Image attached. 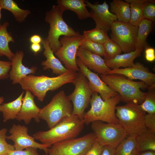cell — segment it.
<instances>
[{"mask_svg":"<svg viewBox=\"0 0 155 155\" xmlns=\"http://www.w3.org/2000/svg\"><path fill=\"white\" fill-rule=\"evenodd\" d=\"M7 131L6 128L0 129V155H7L15 150L13 145L9 144L6 141Z\"/></svg>","mask_w":155,"mask_h":155,"instance_id":"obj_35","label":"cell"},{"mask_svg":"<svg viewBox=\"0 0 155 155\" xmlns=\"http://www.w3.org/2000/svg\"><path fill=\"white\" fill-rule=\"evenodd\" d=\"M73 106L63 90L58 92L50 102L41 108L40 119L45 121L51 129L72 115Z\"/></svg>","mask_w":155,"mask_h":155,"instance_id":"obj_7","label":"cell"},{"mask_svg":"<svg viewBox=\"0 0 155 155\" xmlns=\"http://www.w3.org/2000/svg\"><path fill=\"white\" fill-rule=\"evenodd\" d=\"M76 61L79 71L88 80L90 89L93 92L99 93L103 100H106L119 94L103 82L98 73L92 71L86 67L78 58H76Z\"/></svg>","mask_w":155,"mask_h":155,"instance_id":"obj_16","label":"cell"},{"mask_svg":"<svg viewBox=\"0 0 155 155\" xmlns=\"http://www.w3.org/2000/svg\"><path fill=\"white\" fill-rule=\"evenodd\" d=\"M146 112L140 105L132 103L117 106L115 115L119 124L127 135H138L146 131L144 118Z\"/></svg>","mask_w":155,"mask_h":155,"instance_id":"obj_5","label":"cell"},{"mask_svg":"<svg viewBox=\"0 0 155 155\" xmlns=\"http://www.w3.org/2000/svg\"><path fill=\"white\" fill-rule=\"evenodd\" d=\"M85 123L77 115H71L53 127L46 131H40L33 134L35 139L51 147L63 141L76 138L82 130Z\"/></svg>","mask_w":155,"mask_h":155,"instance_id":"obj_2","label":"cell"},{"mask_svg":"<svg viewBox=\"0 0 155 155\" xmlns=\"http://www.w3.org/2000/svg\"><path fill=\"white\" fill-rule=\"evenodd\" d=\"M43 155H48L45 153V154H44Z\"/></svg>","mask_w":155,"mask_h":155,"instance_id":"obj_48","label":"cell"},{"mask_svg":"<svg viewBox=\"0 0 155 155\" xmlns=\"http://www.w3.org/2000/svg\"><path fill=\"white\" fill-rule=\"evenodd\" d=\"M80 47L88 51L104 57V51L103 45L93 41L83 35Z\"/></svg>","mask_w":155,"mask_h":155,"instance_id":"obj_32","label":"cell"},{"mask_svg":"<svg viewBox=\"0 0 155 155\" xmlns=\"http://www.w3.org/2000/svg\"><path fill=\"white\" fill-rule=\"evenodd\" d=\"M155 87L148 88L144 102L140 105L142 110L148 113H155Z\"/></svg>","mask_w":155,"mask_h":155,"instance_id":"obj_33","label":"cell"},{"mask_svg":"<svg viewBox=\"0 0 155 155\" xmlns=\"http://www.w3.org/2000/svg\"><path fill=\"white\" fill-rule=\"evenodd\" d=\"M30 42L32 43L40 44L41 43L42 39L39 35L37 34L34 35L30 37L29 39Z\"/></svg>","mask_w":155,"mask_h":155,"instance_id":"obj_43","label":"cell"},{"mask_svg":"<svg viewBox=\"0 0 155 155\" xmlns=\"http://www.w3.org/2000/svg\"><path fill=\"white\" fill-rule=\"evenodd\" d=\"M41 46L40 44L32 43L30 46L31 49L35 54L39 52L41 50Z\"/></svg>","mask_w":155,"mask_h":155,"instance_id":"obj_44","label":"cell"},{"mask_svg":"<svg viewBox=\"0 0 155 155\" xmlns=\"http://www.w3.org/2000/svg\"><path fill=\"white\" fill-rule=\"evenodd\" d=\"M4 101V98L3 97H0V105L2 104Z\"/></svg>","mask_w":155,"mask_h":155,"instance_id":"obj_46","label":"cell"},{"mask_svg":"<svg viewBox=\"0 0 155 155\" xmlns=\"http://www.w3.org/2000/svg\"><path fill=\"white\" fill-rule=\"evenodd\" d=\"M85 2L87 6L90 9L91 18L95 21L96 27L107 32L109 31L113 23L117 19L116 16L110 11L106 1L102 4H99L98 2L92 4L88 1H85Z\"/></svg>","mask_w":155,"mask_h":155,"instance_id":"obj_15","label":"cell"},{"mask_svg":"<svg viewBox=\"0 0 155 155\" xmlns=\"http://www.w3.org/2000/svg\"><path fill=\"white\" fill-rule=\"evenodd\" d=\"M110 12L119 21L129 22L131 16L130 4L121 0H113L110 3Z\"/></svg>","mask_w":155,"mask_h":155,"instance_id":"obj_25","label":"cell"},{"mask_svg":"<svg viewBox=\"0 0 155 155\" xmlns=\"http://www.w3.org/2000/svg\"><path fill=\"white\" fill-rule=\"evenodd\" d=\"M144 18L152 22L155 20V1L148 0L145 3L143 10Z\"/></svg>","mask_w":155,"mask_h":155,"instance_id":"obj_36","label":"cell"},{"mask_svg":"<svg viewBox=\"0 0 155 155\" xmlns=\"http://www.w3.org/2000/svg\"><path fill=\"white\" fill-rule=\"evenodd\" d=\"M24 94L23 91L13 101L0 105V112L2 113L3 122L16 119L21 108Z\"/></svg>","mask_w":155,"mask_h":155,"instance_id":"obj_23","label":"cell"},{"mask_svg":"<svg viewBox=\"0 0 155 155\" xmlns=\"http://www.w3.org/2000/svg\"><path fill=\"white\" fill-rule=\"evenodd\" d=\"M100 76L103 82L119 94L121 101L139 105L144 102L146 92L140 89L149 87L144 82L134 81L120 75L100 74Z\"/></svg>","mask_w":155,"mask_h":155,"instance_id":"obj_3","label":"cell"},{"mask_svg":"<svg viewBox=\"0 0 155 155\" xmlns=\"http://www.w3.org/2000/svg\"><path fill=\"white\" fill-rule=\"evenodd\" d=\"M11 67V61L0 60V80L7 79Z\"/></svg>","mask_w":155,"mask_h":155,"instance_id":"obj_37","label":"cell"},{"mask_svg":"<svg viewBox=\"0 0 155 155\" xmlns=\"http://www.w3.org/2000/svg\"><path fill=\"white\" fill-rule=\"evenodd\" d=\"M148 0H125L130 4L131 16L129 23L133 25L138 26L144 18L143 10L144 4Z\"/></svg>","mask_w":155,"mask_h":155,"instance_id":"obj_29","label":"cell"},{"mask_svg":"<svg viewBox=\"0 0 155 155\" xmlns=\"http://www.w3.org/2000/svg\"><path fill=\"white\" fill-rule=\"evenodd\" d=\"M138 152L147 151L155 152V133L147 129L137 136Z\"/></svg>","mask_w":155,"mask_h":155,"instance_id":"obj_28","label":"cell"},{"mask_svg":"<svg viewBox=\"0 0 155 155\" xmlns=\"http://www.w3.org/2000/svg\"><path fill=\"white\" fill-rule=\"evenodd\" d=\"M78 73L69 71L57 76L51 77L44 75L29 74L22 78L19 84L24 90L32 92L39 101L42 102L48 91H55L67 83H73Z\"/></svg>","mask_w":155,"mask_h":155,"instance_id":"obj_1","label":"cell"},{"mask_svg":"<svg viewBox=\"0 0 155 155\" xmlns=\"http://www.w3.org/2000/svg\"><path fill=\"white\" fill-rule=\"evenodd\" d=\"M64 12L58 5H53L45 14L44 20L49 24L50 27L48 36L46 39L54 53L61 46L59 39L60 36L70 37L80 34L64 21L63 17Z\"/></svg>","mask_w":155,"mask_h":155,"instance_id":"obj_6","label":"cell"},{"mask_svg":"<svg viewBox=\"0 0 155 155\" xmlns=\"http://www.w3.org/2000/svg\"><path fill=\"white\" fill-rule=\"evenodd\" d=\"M84 0H57L60 8L64 11L69 10L74 12L80 20L91 17V14L86 7Z\"/></svg>","mask_w":155,"mask_h":155,"instance_id":"obj_22","label":"cell"},{"mask_svg":"<svg viewBox=\"0 0 155 155\" xmlns=\"http://www.w3.org/2000/svg\"><path fill=\"white\" fill-rule=\"evenodd\" d=\"M0 5L2 9L7 10L13 15L17 22L22 23L31 13L29 9L20 8L13 0H0Z\"/></svg>","mask_w":155,"mask_h":155,"instance_id":"obj_27","label":"cell"},{"mask_svg":"<svg viewBox=\"0 0 155 155\" xmlns=\"http://www.w3.org/2000/svg\"><path fill=\"white\" fill-rule=\"evenodd\" d=\"M9 25V22H5L0 27V57L5 56L11 60L14 54L11 51L9 43L14 42L15 40L11 33L7 31V28Z\"/></svg>","mask_w":155,"mask_h":155,"instance_id":"obj_24","label":"cell"},{"mask_svg":"<svg viewBox=\"0 0 155 155\" xmlns=\"http://www.w3.org/2000/svg\"><path fill=\"white\" fill-rule=\"evenodd\" d=\"M82 37V35L80 34L70 37L64 36L60 40L61 47L55 53L56 56L69 71L77 72L80 71L76 63V57Z\"/></svg>","mask_w":155,"mask_h":155,"instance_id":"obj_12","label":"cell"},{"mask_svg":"<svg viewBox=\"0 0 155 155\" xmlns=\"http://www.w3.org/2000/svg\"><path fill=\"white\" fill-rule=\"evenodd\" d=\"M7 155H40L37 151V149L33 148H29L22 150H14Z\"/></svg>","mask_w":155,"mask_h":155,"instance_id":"obj_39","label":"cell"},{"mask_svg":"<svg viewBox=\"0 0 155 155\" xmlns=\"http://www.w3.org/2000/svg\"><path fill=\"white\" fill-rule=\"evenodd\" d=\"M105 60H108L114 58L121 54L122 51L119 46L110 38L103 44Z\"/></svg>","mask_w":155,"mask_h":155,"instance_id":"obj_34","label":"cell"},{"mask_svg":"<svg viewBox=\"0 0 155 155\" xmlns=\"http://www.w3.org/2000/svg\"><path fill=\"white\" fill-rule=\"evenodd\" d=\"M120 101L119 94L104 100L97 92H94L90 101L91 108L84 115L83 120L85 124L88 125L96 121L118 123L115 115L116 107Z\"/></svg>","mask_w":155,"mask_h":155,"instance_id":"obj_4","label":"cell"},{"mask_svg":"<svg viewBox=\"0 0 155 155\" xmlns=\"http://www.w3.org/2000/svg\"><path fill=\"white\" fill-rule=\"evenodd\" d=\"M83 35L93 41L103 44L110 38L107 32L96 27L84 31Z\"/></svg>","mask_w":155,"mask_h":155,"instance_id":"obj_31","label":"cell"},{"mask_svg":"<svg viewBox=\"0 0 155 155\" xmlns=\"http://www.w3.org/2000/svg\"><path fill=\"white\" fill-rule=\"evenodd\" d=\"M137 135H127L115 149V155H135L138 152Z\"/></svg>","mask_w":155,"mask_h":155,"instance_id":"obj_26","label":"cell"},{"mask_svg":"<svg viewBox=\"0 0 155 155\" xmlns=\"http://www.w3.org/2000/svg\"><path fill=\"white\" fill-rule=\"evenodd\" d=\"M1 9H2L0 5V27L1 25L0 24V20L1 18Z\"/></svg>","mask_w":155,"mask_h":155,"instance_id":"obj_47","label":"cell"},{"mask_svg":"<svg viewBox=\"0 0 155 155\" xmlns=\"http://www.w3.org/2000/svg\"><path fill=\"white\" fill-rule=\"evenodd\" d=\"M113 74L121 75L132 80H140L147 84L148 88L155 87V74L140 62L135 63L131 67L111 69L108 71L107 74Z\"/></svg>","mask_w":155,"mask_h":155,"instance_id":"obj_14","label":"cell"},{"mask_svg":"<svg viewBox=\"0 0 155 155\" xmlns=\"http://www.w3.org/2000/svg\"><path fill=\"white\" fill-rule=\"evenodd\" d=\"M102 147L96 140L85 155H100Z\"/></svg>","mask_w":155,"mask_h":155,"instance_id":"obj_40","label":"cell"},{"mask_svg":"<svg viewBox=\"0 0 155 155\" xmlns=\"http://www.w3.org/2000/svg\"><path fill=\"white\" fill-rule=\"evenodd\" d=\"M91 123L96 140L102 146H108L115 149L127 136L119 123H105L99 121H93Z\"/></svg>","mask_w":155,"mask_h":155,"instance_id":"obj_9","label":"cell"},{"mask_svg":"<svg viewBox=\"0 0 155 155\" xmlns=\"http://www.w3.org/2000/svg\"><path fill=\"white\" fill-rule=\"evenodd\" d=\"M138 27L135 44L136 49L141 47H145L147 45L146 39L152 31V22L144 18Z\"/></svg>","mask_w":155,"mask_h":155,"instance_id":"obj_30","label":"cell"},{"mask_svg":"<svg viewBox=\"0 0 155 155\" xmlns=\"http://www.w3.org/2000/svg\"><path fill=\"white\" fill-rule=\"evenodd\" d=\"M100 155H115V149L108 146H103Z\"/></svg>","mask_w":155,"mask_h":155,"instance_id":"obj_42","label":"cell"},{"mask_svg":"<svg viewBox=\"0 0 155 155\" xmlns=\"http://www.w3.org/2000/svg\"><path fill=\"white\" fill-rule=\"evenodd\" d=\"M34 96L30 91H26L20 110L16 119L17 120L23 121L26 125L29 124L33 118L38 123L40 121L41 108L35 104Z\"/></svg>","mask_w":155,"mask_h":155,"instance_id":"obj_17","label":"cell"},{"mask_svg":"<svg viewBox=\"0 0 155 155\" xmlns=\"http://www.w3.org/2000/svg\"><path fill=\"white\" fill-rule=\"evenodd\" d=\"M144 48L140 47L133 51L118 55L111 59H104L106 64L108 68L112 69L132 67L135 64L134 59L140 55Z\"/></svg>","mask_w":155,"mask_h":155,"instance_id":"obj_21","label":"cell"},{"mask_svg":"<svg viewBox=\"0 0 155 155\" xmlns=\"http://www.w3.org/2000/svg\"><path fill=\"white\" fill-rule=\"evenodd\" d=\"M144 122L147 129L155 133V113L146 114Z\"/></svg>","mask_w":155,"mask_h":155,"instance_id":"obj_38","label":"cell"},{"mask_svg":"<svg viewBox=\"0 0 155 155\" xmlns=\"http://www.w3.org/2000/svg\"><path fill=\"white\" fill-rule=\"evenodd\" d=\"M9 132L11 135L7 136V139L13 142L15 150H22L31 147L43 150L48 154L49 148L51 147L36 142L33 137L28 134V128L25 126L13 124Z\"/></svg>","mask_w":155,"mask_h":155,"instance_id":"obj_13","label":"cell"},{"mask_svg":"<svg viewBox=\"0 0 155 155\" xmlns=\"http://www.w3.org/2000/svg\"><path fill=\"white\" fill-rule=\"evenodd\" d=\"M76 57L83 64L90 70H93L97 73L107 75L111 69L106 65L105 60L101 56L86 50L80 47L78 48Z\"/></svg>","mask_w":155,"mask_h":155,"instance_id":"obj_18","label":"cell"},{"mask_svg":"<svg viewBox=\"0 0 155 155\" xmlns=\"http://www.w3.org/2000/svg\"><path fill=\"white\" fill-rule=\"evenodd\" d=\"M135 155H155V152L151 151H147L139 152Z\"/></svg>","mask_w":155,"mask_h":155,"instance_id":"obj_45","label":"cell"},{"mask_svg":"<svg viewBox=\"0 0 155 155\" xmlns=\"http://www.w3.org/2000/svg\"><path fill=\"white\" fill-rule=\"evenodd\" d=\"M94 132L82 137L67 140L52 145L48 155H85L96 140Z\"/></svg>","mask_w":155,"mask_h":155,"instance_id":"obj_8","label":"cell"},{"mask_svg":"<svg viewBox=\"0 0 155 155\" xmlns=\"http://www.w3.org/2000/svg\"><path fill=\"white\" fill-rule=\"evenodd\" d=\"M73 84L74 90L67 96L73 104L72 115H77L83 120L85 110L90 103L94 92L89 86L87 78L80 71Z\"/></svg>","mask_w":155,"mask_h":155,"instance_id":"obj_10","label":"cell"},{"mask_svg":"<svg viewBox=\"0 0 155 155\" xmlns=\"http://www.w3.org/2000/svg\"><path fill=\"white\" fill-rule=\"evenodd\" d=\"M41 43L44 49L43 55L46 58L45 60L42 61L41 63L44 70L51 69L53 73L58 75L69 71L64 67L59 59L55 56L54 53L46 39L42 40Z\"/></svg>","mask_w":155,"mask_h":155,"instance_id":"obj_20","label":"cell"},{"mask_svg":"<svg viewBox=\"0 0 155 155\" xmlns=\"http://www.w3.org/2000/svg\"><path fill=\"white\" fill-rule=\"evenodd\" d=\"M138 27L129 22L117 20L111 26V39L117 44L124 53L130 52L136 49L135 44Z\"/></svg>","mask_w":155,"mask_h":155,"instance_id":"obj_11","label":"cell"},{"mask_svg":"<svg viewBox=\"0 0 155 155\" xmlns=\"http://www.w3.org/2000/svg\"><path fill=\"white\" fill-rule=\"evenodd\" d=\"M145 57L148 61L152 62L155 59V50L154 48L147 47L145 50Z\"/></svg>","mask_w":155,"mask_h":155,"instance_id":"obj_41","label":"cell"},{"mask_svg":"<svg viewBox=\"0 0 155 155\" xmlns=\"http://www.w3.org/2000/svg\"><path fill=\"white\" fill-rule=\"evenodd\" d=\"M24 53L21 50L17 51L11 59V67L9 77L13 84L19 83L23 78L29 74H35L37 67L32 66L29 68L25 67L22 63Z\"/></svg>","mask_w":155,"mask_h":155,"instance_id":"obj_19","label":"cell"}]
</instances>
